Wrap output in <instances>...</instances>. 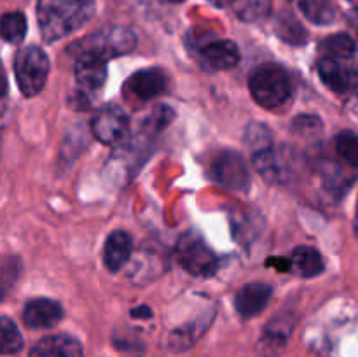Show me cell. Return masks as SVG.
<instances>
[{"label": "cell", "instance_id": "cell-1", "mask_svg": "<svg viewBox=\"0 0 358 357\" xmlns=\"http://www.w3.org/2000/svg\"><path fill=\"white\" fill-rule=\"evenodd\" d=\"M94 16V0H38V30L45 42H56L83 28Z\"/></svg>", "mask_w": 358, "mask_h": 357}, {"label": "cell", "instance_id": "cell-2", "mask_svg": "<svg viewBox=\"0 0 358 357\" xmlns=\"http://www.w3.org/2000/svg\"><path fill=\"white\" fill-rule=\"evenodd\" d=\"M248 90L255 104L268 111L283 107L292 97V83L282 66L261 65L250 74Z\"/></svg>", "mask_w": 358, "mask_h": 357}, {"label": "cell", "instance_id": "cell-3", "mask_svg": "<svg viewBox=\"0 0 358 357\" xmlns=\"http://www.w3.org/2000/svg\"><path fill=\"white\" fill-rule=\"evenodd\" d=\"M135 48L136 35L131 28L105 27L84 37L83 41L76 42L69 51H73L77 56L91 55L108 62V59L115 58V56L128 55Z\"/></svg>", "mask_w": 358, "mask_h": 357}, {"label": "cell", "instance_id": "cell-4", "mask_svg": "<svg viewBox=\"0 0 358 357\" xmlns=\"http://www.w3.org/2000/svg\"><path fill=\"white\" fill-rule=\"evenodd\" d=\"M48 55L38 46H27L16 52L14 58V76H16L17 88L24 97H35L45 86L49 76Z\"/></svg>", "mask_w": 358, "mask_h": 357}, {"label": "cell", "instance_id": "cell-5", "mask_svg": "<svg viewBox=\"0 0 358 357\" xmlns=\"http://www.w3.org/2000/svg\"><path fill=\"white\" fill-rule=\"evenodd\" d=\"M178 265L189 272L191 275L196 276H210L215 273L217 266H219V259L213 254L212 248L205 244L199 234L187 233L178 240L177 248Z\"/></svg>", "mask_w": 358, "mask_h": 357}, {"label": "cell", "instance_id": "cell-6", "mask_svg": "<svg viewBox=\"0 0 358 357\" xmlns=\"http://www.w3.org/2000/svg\"><path fill=\"white\" fill-rule=\"evenodd\" d=\"M213 181L233 191H245L250 184V174L243 158L234 150H224L213 160Z\"/></svg>", "mask_w": 358, "mask_h": 357}, {"label": "cell", "instance_id": "cell-7", "mask_svg": "<svg viewBox=\"0 0 358 357\" xmlns=\"http://www.w3.org/2000/svg\"><path fill=\"white\" fill-rule=\"evenodd\" d=\"M129 119L117 105H107L91 121V132L94 139L107 146H115L128 135Z\"/></svg>", "mask_w": 358, "mask_h": 357}, {"label": "cell", "instance_id": "cell-8", "mask_svg": "<svg viewBox=\"0 0 358 357\" xmlns=\"http://www.w3.org/2000/svg\"><path fill=\"white\" fill-rule=\"evenodd\" d=\"M166 74L161 69L150 66V69L138 70L126 80L124 97L135 98L136 102H149L163 93L166 90Z\"/></svg>", "mask_w": 358, "mask_h": 357}, {"label": "cell", "instance_id": "cell-9", "mask_svg": "<svg viewBox=\"0 0 358 357\" xmlns=\"http://www.w3.org/2000/svg\"><path fill=\"white\" fill-rule=\"evenodd\" d=\"M318 76L322 83L336 93L358 90V69H350L343 63V59L327 58V56L322 58V62L318 63Z\"/></svg>", "mask_w": 358, "mask_h": 357}, {"label": "cell", "instance_id": "cell-10", "mask_svg": "<svg viewBox=\"0 0 358 357\" xmlns=\"http://www.w3.org/2000/svg\"><path fill=\"white\" fill-rule=\"evenodd\" d=\"M198 58L206 69L227 70L233 69L240 62V49L233 41L217 38V41H210L199 46Z\"/></svg>", "mask_w": 358, "mask_h": 357}, {"label": "cell", "instance_id": "cell-11", "mask_svg": "<svg viewBox=\"0 0 358 357\" xmlns=\"http://www.w3.org/2000/svg\"><path fill=\"white\" fill-rule=\"evenodd\" d=\"M107 79V62L91 55H79L76 59V80L80 93L90 97L101 90Z\"/></svg>", "mask_w": 358, "mask_h": 357}, {"label": "cell", "instance_id": "cell-12", "mask_svg": "<svg viewBox=\"0 0 358 357\" xmlns=\"http://www.w3.org/2000/svg\"><path fill=\"white\" fill-rule=\"evenodd\" d=\"M62 317V304L48 298H35L23 308V322L30 329H49L58 324Z\"/></svg>", "mask_w": 358, "mask_h": 357}, {"label": "cell", "instance_id": "cell-13", "mask_svg": "<svg viewBox=\"0 0 358 357\" xmlns=\"http://www.w3.org/2000/svg\"><path fill=\"white\" fill-rule=\"evenodd\" d=\"M273 289L271 286L262 282L247 284L241 287L234 296V307L241 317H255L266 308V304L271 300Z\"/></svg>", "mask_w": 358, "mask_h": 357}, {"label": "cell", "instance_id": "cell-14", "mask_svg": "<svg viewBox=\"0 0 358 357\" xmlns=\"http://www.w3.org/2000/svg\"><path fill=\"white\" fill-rule=\"evenodd\" d=\"M83 345L70 335L45 336L34 345L28 357H83Z\"/></svg>", "mask_w": 358, "mask_h": 357}, {"label": "cell", "instance_id": "cell-15", "mask_svg": "<svg viewBox=\"0 0 358 357\" xmlns=\"http://www.w3.org/2000/svg\"><path fill=\"white\" fill-rule=\"evenodd\" d=\"M133 251V240L126 231L108 234L103 245V262L110 272H119L128 262Z\"/></svg>", "mask_w": 358, "mask_h": 357}, {"label": "cell", "instance_id": "cell-16", "mask_svg": "<svg viewBox=\"0 0 358 357\" xmlns=\"http://www.w3.org/2000/svg\"><path fill=\"white\" fill-rule=\"evenodd\" d=\"M290 266L303 279H311L324 272V259L317 248L297 247L294 248L292 258H290Z\"/></svg>", "mask_w": 358, "mask_h": 357}, {"label": "cell", "instance_id": "cell-17", "mask_svg": "<svg viewBox=\"0 0 358 357\" xmlns=\"http://www.w3.org/2000/svg\"><path fill=\"white\" fill-rule=\"evenodd\" d=\"M231 6L241 21L255 23V21H261L269 16L273 0H233Z\"/></svg>", "mask_w": 358, "mask_h": 357}, {"label": "cell", "instance_id": "cell-18", "mask_svg": "<svg viewBox=\"0 0 358 357\" xmlns=\"http://www.w3.org/2000/svg\"><path fill=\"white\" fill-rule=\"evenodd\" d=\"M304 16L315 24H331L336 18V7L331 0H297Z\"/></svg>", "mask_w": 358, "mask_h": 357}, {"label": "cell", "instance_id": "cell-19", "mask_svg": "<svg viewBox=\"0 0 358 357\" xmlns=\"http://www.w3.org/2000/svg\"><path fill=\"white\" fill-rule=\"evenodd\" d=\"M252 164H254L255 172H257L264 181H280V163L273 147H268V149L257 150V153L252 154Z\"/></svg>", "mask_w": 358, "mask_h": 357}, {"label": "cell", "instance_id": "cell-20", "mask_svg": "<svg viewBox=\"0 0 358 357\" xmlns=\"http://www.w3.org/2000/svg\"><path fill=\"white\" fill-rule=\"evenodd\" d=\"M327 58L350 59L355 52V42L348 34H336L325 38L320 46Z\"/></svg>", "mask_w": 358, "mask_h": 357}, {"label": "cell", "instance_id": "cell-21", "mask_svg": "<svg viewBox=\"0 0 358 357\" xmlns=\"http://www.w3.org/2000/svg\"><path fill=\"white\" fill-rule=\"evenodd\" d=\"M27 35V18L23 13H6L2 18V37L9 44H20Z\"/></svg>", "mask_w": 358, "mask_h": 357}, {"label": "cell", "instance_id": "cell-22", "mask_svg": "<svg viewBox=\"0 0 358 357\" xmlns=\"http://www.w3.org/2000/svg\"><path fill=\"white\" fill-rule=\"evenodd\" d=\"M334 146L338 156L341 158L346 164H350V167H358V133L345 130V132H341L336 136Z\"/></svg>", "mask_w": 358, "mask_h": 357}, {"label": "cell", "instance_id": "cell-23", "mask_svg": "<svg viewBox=\"0 0 358 357\" xmlns=\"http://www.w3.org/2000/svg\"><path fill=\"white\" fill-rule=\"evenodd\" d=\"M0 345H2V354H6V356L17 352L23 345L20 329L9 317H2V321H0Z\"/></svg>", "mask_w": 358, "mask_h": 357}, {"label": "cell", "instance_id": "cell-24", "mask_svg": "<svg viewBox=\"0 0 358 357\" xmlns=\"http://www.w3.org/2000/svg\"><path fill=\"white\" fill-rule=\"evenodd\" d=\"M278 34L283 41L290 42V44H303L306 41V31H304V28L290 14H283L278 20Z\"/></svg>", "mask_w": 358, "mask_h": 357}, {"label": "cell", "instance_id": "cell-25", "mask_svg": "<svg viewBox=\"0 0 358 357\" xmlns=\"http://www.w3.org/2000/svg\"><path fill=\"white\" fill-rule=\"evenodd\" d=\"M245 142L252 149V154L257 153V150L268 149V147H271V132L261 122H252L247 128Z\"/></svg>", "mask_w": 358, "mask_h": 357}, {"label": "cell", "instance_id": "cell-26", "mask_svg": "<svg viewBox=\"0 0 358 357\" xmlns=\"http://www.w3.org/2000/svg\"><path fill=\"white\" fill-rule=\"evenodd\" d=\"M292 122H294L292 125L294 130H296L297 133H301V135H306V136L318 135V133L324 130V125H322V121L317 118V115H308V114L297 115Z\"/></svg>", "mask_w": 358, "mask_h": 357}, {"label": "cell", "instance_id": "cell-27", "mask_svg": "<svg viewBox=\"0 0 358 357\" xmlns=\"http://www.w3.org/2000/svg\"><path fill=\"white\" fill-rule=\"evenodd\" d=\"M171 119H173V111H171L170 107L161 105V107H157L156 111L149 115V119H147L145 122L150 130L157 132V130H163L164 126L170 125Z\"/></svg>", "mask_w": 358, "mask_h": 357}, {"label": "cell", "instance_id": "cell-28", "mask_svg": "<svg viewBox=\"0 0 358 357\" xmlns=\"http://www.w3.org/2000/svg\"><path fill=\"white\" fill-rule=\"evenodd\" d=\"M131 315L133 317H140V318H150L152 317V310H150L147 304H142V307L138 308H133Z\"/></svg>", "mask_w": 358, "mask_h": 357}, {"label": "cell", "instance_id": "cell-29", "mask_svg": "<svg viewBox=\"0 0 358 357\" xmlns=\"http://www.w3.org/2000/svg\"><path fill=\"white\" fill-rule=\"evenodd\" d=\"M210 2L217 7H226L229 6V4H233V0H210Z\"/></svg>", "mask_w": 358, "mask_h": 357}, {"label": "cell", "instance_id": "cell-30", "mask_svg": "<svg viewBox=\"0 0 358 357\" xmlns=\"http://www.w3.org/2000/svg\"><path fill=\"white\" fill-rule=\"evenodd\" d=\"M355 231L358 234V203H357V216H355Z\"/></svg>", "mask_w": 358, "mask_h": 357}, {"label": "cell", "instance_id": "cell-31", "mask_svg": "<svg viewBox=\"0 0 358 357\" xmlns=\"http://www.w3.org/2000/svg\"><path fill=\"white\" fill-rule=\"evenodd\" d=\"M168 2H173V4H180V2H184V0H168Z\"/></svg>", "mask_w": 358, "mask_h": 357}]
</instances>
